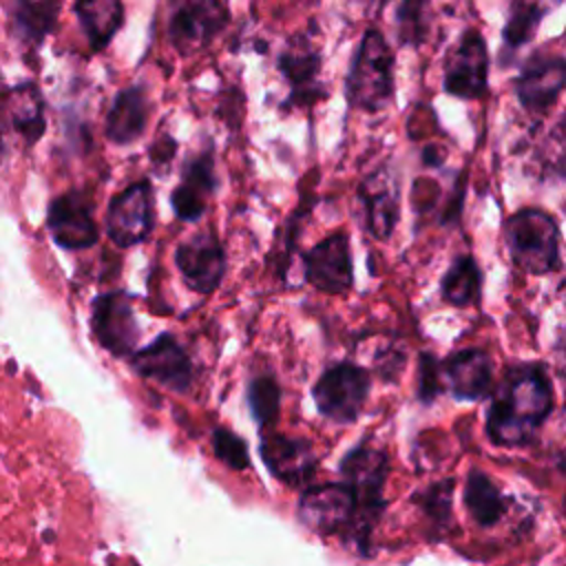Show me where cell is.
Instances as JSON below:
<instances>
[{
	"instance_id": "1",
	"label": "cell",
	"mask_w": 566,
	"mask_h": 566,
	"mask_svg": "<svg viewBox=\"0 0 566 566\" xmlns=\"http://www.w3.org/2000/svg\"><path fill=\"white\" fill-rule=\"evenodd\" d=\"M553 411V382L542 363L511 365L491 394L484 431L497 447L531 444Z\"/></svg>"
},
{
	"instance_id": "2",
	"label": "cell",
	"mask_w": 566,
	"mask_h": 566,
	"mask_svg": "<svg viewBox=\"0 0 566 566\" xmlns=\"http://www.w3.org/2000/svg\"><path fill=\"white\" fill-rule=\"evenodd\" d=\"M389 473V460L382 449L358 444L340 460L343 482L354 491L356 511L347 528V537L358 546L363 555L369 553L367 544L376 522L385 511V482Z\"/></svg>"
},
{
	"instance_id": "3",
	"label": "cell",
	"mask_w": 566,
	"mask_h": 566,
	"mask_svg": "<svg viewBox=\"0 0 566 566\" xmlns=\"http://www.w3.org/2000/svg\"><path fill=\"white\" fill-rule=\"evenodd\" d=\"M394 51L378 29L358 40L345 75V99L352 111L378 113L394 95Z\"/></svg>"
},
{
	"instance_id": "4",
	"label": "cell",
	"mask_w": 566,
	"mask_h": 566,
	"mask_svg": "<svg viewBox=\"0 0 566 566\" xmlns=\"http://www.w3.org/2000/svg\"><path fill=\"white\" fill-rule=\"evenodd\" d=\"M502 237L511 261L526 274L542 276L559 270V228L548 212L522 208L509 214Z\"/></svg>"
},
{
	"instance_id": "5",
	"label": "cell",
	"mask_w": 566,
	"mask_h": 566,
	"mask_svg": "<svg viewBox=\"0 0 566 566\" xmlns=\"http://www.w3.org/2000/svg\"><path fill=\"white\" fill-rule=\"evenodd\" d=\"M371 389L367 369L352 363H336L327 367L312 387V398L321 416L332 422H356Z\"/></svg>"
},
{
	"instance_id": "6",
	"label": "cell",
	"mask_w": 566,
	"mask_h": 566,
	"mask_svg": "<svg viewBox=\"0 0 566 566\" xmlns=\"http://www.w3.org/2000/svg\"><path fill=\"white\" fill-rule=\"evenodd\" d=\"M321 51L307 35H294L276 55V69L290 86L283 108H305L314 106L327 97V88L321 82Z\"/></svg>"
},
{
	"instance_id": "7",
	"label": "cell",
	"mask_w": 566,
	"mask_h": 566,
	"mask_svg": "<svg viewBox=\"0 0 566 566\" xmlns=\"http://www.w3.org/2000/svg\"><path fill=\"white\" fill-rule=\"evenodd\" d=\"M489 86V51L478 29H467L449 49L442 88L460 99H480Z\"/></svg>"
},
{
	"instance_id": "8",
	"label": "cell",
	"mask_w": 566,
	"mask_h": 566,
	"mask_svg": "<svg viewBox=\"0 0 566 566\" xmlns=\"http://www.w3.org/2000/svg\"><path fill=\"white\" fill-rule=\"evenodd\" d=\"M228 20V7L221 0H177L168 35L181 55H195L226 29Z\"/></svg>"
},
{
	"instance_id": "9",
	"label": "cell",
	"mask_w": 566,
	"mask_h": 566,
	"mask_svg": "<svg viewBox=\"0 0 566 566\" xmlns=\"http://www.w3.org/2000/svg\"><path fill=\"white\" fill-rule=\"evenodd\" d=\"M155 223L153 186L142 179L117 192L106 210V234L119 248L142 243Z\"/></svg>"
},
{
	"instance_id": "10",
	"label": "cell",
	"mask_w": 566,
	"mask_h": 566,
	"mask_svg": "<svg viewBox=\"0 0 566 566\" xmlns=\"http://www.w3.org/2000/svg\"><path fill=\"white\" fill-rule=\"evenodd\" d=\"M356 511L354 491L345 482H329L303 491L296 515L298 522L318 535L347 533Z\"/></svg>"
},
{
	"instance_id": "11",
	"label": "cell",
	"mask_w": 566,
	"mask_h": 566,
	"mask_svg": "<svg viewBox=\"0 0 566 566\" xmlns=\"http://www.w3.org/2000/svg\"><path fill=\"white\" fill-rule=\"evenodd\" d=\"M46 228L53 241L66 250H86L95 245L99 230L93 219L91 195L69 190L49 203Z\"/></svg>"
},
{
	"instance_id": "12",
	"label": "cell",
	"mask_w": 566,
	"mask_h": 566,
	"mask_svg": "<svg viewBox=\"0 0 566 566\" xmlns=\"http://www.w3.org/2000/svg\"><path fill=\"white\" fill-rule=\"evenodd\" d=\"M175 263L186 285L199 294H210L219 287L226 274V252L212 230H201L175 250Z\"/></svg>"
},
{
	"instance_id": "13",
	"label": "cell",
	"mask_w": 566,
	"mask_h": 566,
	"mask_svg": "<svg viewBox=\"0 0 566 566\" xmlns=\"http://www.w3.org/2000/svg\"><path fill=\"white\" fill-rule=\"evenodd\" d=\"M517 102L531 113L548 111L566 88V57L535 51L513 80Z\"/></svg>"
},
{
	"instance_id": "14",
	"label": "cell",
	"mask_w": 566,
	"mask_h": 566,
	"mask_svg": "<svg viewBox=\"0 0 566 566\" xmlns=\"http://www.w3.org/2000/svg\"><path fill=\"white\" fill-rule=\"evenodd\" d=\"M303 263L307 283L325 294H340L354 283L352 248L345 232H332L321 239L305 252Z\"/></svg>"
},
{
	"instance_id": "15",
	"label": "cell",
	"mask_w": 566,
	"mask_h": 566,
	"mask_svg": "<svg viewBox=\"0 0 566 566\" xmlns=\"http://www.w3.org/2000/svg\"><path fill=\"white\" fill-rule=\"evenodd\" d=\"M93 334L104 349L113 356L133 354L139 329L130 307V298L124 292H108L95 298L93 316H91Z\"/></svg>"
},
{
	"instance_id": "16",
	"label": "cell",
	"mask_w": 566,
	"mask_h": 566,
	"mask_svg": "<svg viewBox=\"0 0 566 566\" xmlns=\"http://www.w3.org/2000/svg\"><path fill=\"white\" fill-rule=\"evenodd\" d=\"M133 369L172 391H186L192 382V363L172 334H159L150 345L135 352Z\"/></svg>"
},
{
	"instance_id": "17",
	"label": "cell",
	"mask_w": 566,
	"mask_h": 566,
	"mask_svg": "<svg viewBox=\"0 0 566 566\" xmlns=\"http://www.w3.org/2000/svg\"><path fill=\"white\" fill-rule=\"evenodd\" d=\"M217 190V172H214V148L206 144L195 155L184 161L181 181L170 195V203L175 214L181 221H197L208 206V199Z\"/></svg>"
},
{
	"instance_id": "18",
	"label": "cell",
	"mask_w": 566,
	"mask_h": 566,
	"mask_svg": "<svg viewBox=\"0 0 566 566\" xmlns=\"http://www.w3.org/2000/svg\"><path fill=\"white\" fill-rule=\"evenodd\" d=\"M358 197L365 208V226L378 241H387L400 217V184L389 166H378L360 186Z\"/></svg>"
},
{
	"instance_id": "19",
	"label": "cell",
	"mask_w": 566,
	"mask_h": 566,
	"mask_svg": "<svg viewBox=\"0 0 566 566\" xmlns=\"http://www.w3.org/2000/svg\"><path fill=\"white\" fill-rule=\"evenodd\" d=\"M259 451L268 471L287 486H305L316 473V453L303 438L263 433Z\"/></svg>"
},
{
	"instance_id": "20",
	"label": "cell",
	"mask_w": 566,
	"mask_h": 566,
	"mask_svg": "<svg viewBox=\"0 0 566 566\" xmlns=\"http://www.w3.org/2000/svg\"><path fill=\"white\" fill-rule=\"evenodd\" d=\"M442 382L455 400H482L491 391L493 367L484 349H460L440 363Z\"/></svg>"
},
{
	"instance_id": "21",
	"label": "cell",
	"mask_w": 566,
	"mask_h": 566,
	"mask_svg": "<svg viewBox=\"0 0 566 566\" xmlns=\"http://www.w3.org/2000/svg\"><path fill=\"white\" fill-rule=\"evenodd\" d=\"M0 117H7L9 126L24 139L27 146L40 142L46 130L44 97L33 82H22L0 95Z\"/></svg>"
},
{
	"instance_id": "22",
	"label": "cell",
	"mask_w": 566,
	"mask_h": 566,
	"mask_svg": "<svg viewBox=\"0 0 566 566\" xmlns=\"http://www.w3.org/2000/svg\"><path fill=\"white\" fill-rule=\"evenodd\" d=\"M148 111L150 106H148L144 86L135 84V86L122 88L106 113V124H104L106 137L119 146H128L137 142L146 130Z\"/></svg>"
},
{
	"instance_id": "23",
	"label": "cell",
	"mask_w": 566,
	"mask_h": 566,
	"mask_svg": "<svg viewBox=\"0 0 566 566\" xmlns=\"http://www.w3.org/2000/svg\"><path fill=\"white\" fill-rule=\"evenodd\" d=\"M60 0H13L11 31L27 49H38L57 22Z\"/></svg>"
},
{
	"instance_id": "24",
	"label": "cell",
	"mask_w": 566,
	"mask_h": 566,
	"mask_svg": "<svg viewBox=\"0 0 566 566\" xmlns=\"http://www.w3.org/2000/svg\"><path fill=\"white\" fill-rule=\"evenodd\" d=\"M73 11L93 51L106 49L124 24L122 0H75Z\"/></svg>"
},
{
	"instance_id": "25",
	"label": "cell",
	"mask_w": 566,
	"mask_h": 566,
	"mask_svg": "<svg viewBox=\"0 0 566 566\" xmlns=\"http://www.w3.org/2000/svg\"><path fill=\"white\" fill-rule=\"evenodd\" d=\"M464 506L480 526H495L506 513V497L480 469H471L464 482Z\"/></svg>"
},
{
	"instance_id": "26",
	"label": "cell",
	"mask_w": 566,
	"mask_h": 566,
	"mask_svg": "<svg viewBox=\"0 0 566 566\" xmlns=\"http://www.w3.org/2000/svg\"><path fill=\"white\" fill-rule=\"evenodd\" d=\"M559 4V0H511L506 24L502 29V55H513L520 46L535 38L544 15Z\"/></svg>"
},
{
	"instance_id": "27",
	"label": "cell",
	"mask_w": 566,
	"mask_h": 566,
	"mask_svg": "<svg viewBox=\"0 0 566 566\" xmlns=\"http://www.w3.org/2000/svg\"><path fill=\"white\" fill-rule=\"evenodd\" d=\"M482 287V272L471 254H460L447 268L440 281L442 298L453 307H467L478 301Z\"/></svg>"
},
{
	"instance_id": "28",
	"label": "cell",
	"mask_w": 566,
	"mask_h": 566,
	"mask_svg": "<svg viewBox=\"0 0 566 566\" xmlns=\"http://www.w3.org/2000/svg\"><path fill=\"white\" fill-rule=\"evenodd\" d=\"M433 29L431 0H400L396 7V42L398 46L420 49Z\"/></svg>"
},
{
	"instance_id": "29",
	"label": "cell",
	"mask_w": 566,
	"mask_h": 566,
	"mask_svg": "<svg viewBox=\"0 0 566 566\" xmlns=\"http://www.w3.org/2000/svg\"><path fill=\"white\" fill-rule=\"evenodd\" d=\"M248 405L252 411L254 422L265 429L279 418L281 409V387L274 376H256L248 385Z\"/></svg>"
},
{
	"instance_id": "30",
	"label": "cell",
	"mask_w": 566,
	"mask_h": 566,
	"mask_svg": "<svg viewBox=\"0 0 566 566\" xmlns=\"http://www.w3.org/2000/svg\"><path fill=\"white\" fill-rule=\"evenodd\" d=\"M420 509L427 517L440 526L449 524L451 520V500H453V480H440L429 484L422 493L416 495Z\"/></svg>"
},
{
	"instance_id": "31",
	"label": "cell",
	"mask_w": 566,
	"mask_h": 566,
	"mask_svg": "<svg viewBox=\"0 0 566 566\" xmlns=\"http://www.w3.org/2000/svg\"><path fill=\"white\" fill-rule=\"evenodd\" d=\"M212 449H214V455L232 471H243L250 467L245 440L226 427H217L212 431Z\"/></svg>"
},
{
	"instance_id": "32",
	"label": "cell",
	"mask_w": 566,
	"mask_h": 566,
	"mask_svg": "<svg viewBox=\"0 0 566 566\" xmlns=\"http://www.w3.org/2000/svg\"><path fill=\"white\" fill-rule=\"evenodd\" d=\"M442 374H440V363L431 354H420L418 363V387L416 394L422 402H431L440 389H442Z\"/></svg>"
},
{
	"instance_id": "33",
	"label": "cell",
	"mask_w": 566,
	"mask_h": 566,
	"mask_svg": "<svg viewBox=\"0 0 566 566\" xmlns=\"http://www.w3.org/2000/svg\"><path fill=\"white\" fill-rule=\"evenodd\" d=\"M175 150H177V142L170 135H161L150 146V159L155 166H166L175 157Z\"/></svg>"
},
{
	"instance_id": "34",
	"label": "cell",
	"mask_w": 566,
	"mask_h": 566,
	"mask_svg": "<svg viewBox=\"0 0 566 566\" xmlns=\"http://www.w3.org/2000/svg\"><path fill=\"white\" fill-rule=\"evenodd\" d=\"M2 153H4V142H2V117H0V159H2Z\"/></svg>"
}]
</instances>
